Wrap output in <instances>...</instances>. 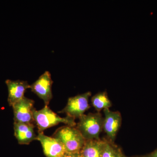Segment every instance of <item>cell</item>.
<instances>
[{"mask_svg":"<svg viewBox=\"0 0 157 157\" xmlns=\"http://www.w3.org/2000/svg\"><path fill=\"white\" fill-rule=\"evenodd\" d=\"M52 137L61 142L68 153L80 152L86 141L76 128L68 125L57 129Z\"/></svg>","mask_w":157,"mask_h":157,"instance_id":"cell-1","label":"cell"},{"mask_svg":"<svg viewBox=\"0 0 157 157\" xmlns=\"http://www.w3.org/2000/svg\"><path fill=\"white\" fill-rule=\"evenodd\" d=\"M78 119L76 128L86 140L100 139L103 131L104 117L100 112L84 114Z\"/></svg>","mask_w":157,"mask_h":157,"instance_id":"cell-2","label":"cell"},{"mask_svg":"<svg viewBox=\"0 0 157 157\" xmlns=\"http://www.w3.org/2000/svg\"><path fill=\"white\" fill-rule=\"evenodd\" d=\"M33 116L34 121L39 130L38 132H43L44 130L60 123L64 124L71 127H75L76 125L75 118L68 116L65 117H61L46 105L40 110L36 109L34 111Z\"/></svg>","mask_w":157,"mask_h":157,"instance_id":"cell-3","label":"cell"},{"mask_svg":"<svg viewBox=\"0 0 157 157\" xmlns=\"http://www.w3.org/2000/svg\"><path fill=\"white\" fill-rule=\"evenodd\" d=\"M91 95V93L87 92L69 98L66 107L59 113H66L67 116L73 118H79L90 108L89 100Z\"/></svg>","mask_w":157,"mask_h":157,"instance_id":"cell-4","label":"cell"},{"mask_svg":"<svg viewBox=\"0 0 157 157\" xmlns=\"http://www.w3.org/2000/svg\"><path fill=\"white\" fill-rule=\"evenodd\" d=\"M35 102L32 99L25 97L12 106L14 123L33 124L34 122Z\"/></svg>","mask_w":157,"mask_h":157,"instance_id":"cell-5","label":"cell"},{"mask_svg":"<svg viewBox=\"0 0 157 157\" xmlns=\"http://www.w3.org/2000/svg\"><path fill=\"white\" fill-rule=\"evenodd\" d=\"M53 81L49 71H46L31 85V90L44 101L45 105L48 106L52 98V87Z\"/></svg>","mask_w":157,"mask_h":157,"instance_id":"cell-6","label":"cell"},{"mask_svg":"<svg viewBox=\"0 0 157 157\" xmlns=\"http://www.w3.org/2000/svg\"><path fill=\"white\" fill-rule=\"evenodd\" d=\"M103 131L107 138L114 142L122 123V117L119 111H113L109 109H104Z\"/></svg>","mask_w":157,"mask_h":157,"instance_id":"cell-7","label":"cell"},{"mask_svg":"<svg viewBox=\"0 0 157 157\" xmlns=\"http://www.w3.org/2000/svg\"><path fill=\"white\" fill-rule=\"evenodd\" d=\"M36 140L41 143L46 157H62L66 153L64 147L59 140L46 136L43 132H38Z\"/></svg>","mask_w":157,"mask_h":157,"instance_id":"cell-8","label":"cell"},{"mask_svg":"<svg viewBox=\"0 0 157 157\" xmlns=\"http://www.w3.org/2000/svg\"><path fill=\"white\" fill-rule=\"evenodd\" d=\"M6 83L9 92L8 103L11 107L24 98L26 90L30 87L27 81L23 80L7 79Z\"/></svg>","mask_w":157,"mask_h":157,"instance_id":"cell-9","label":"cell"},{"mask_svg":"<svg viewBox=\"0 0 157 157\" xmlns=\"http://www.w3.org/2000/svg\"><path fill=\"white\" fill-rule=\"evenodd\" d=\"M33 124L14 123V135L20 144L28 145L36 140L37 135Z\"/></svg>","mask_w":157,"mask_h":157,"instance_id":"cell-10","label":"cell"},{"mask_svg":"<svg viewBox=\"0 0 157 157\" xmlns=\"http://www.w3.org/2000/svg\"><path fill=\"white\" fill-rule=\"evenodd\" d=\"M103 139L86 141L81 153L83 157H102L104 146Z\"/></svg>","mask_w":157,"mask_h":157,"instance_id":"cell-11","label":"cell"},{"mask_svg":"<svg viewBox=\"0 0 157 157\" xmlns=\"http://www.w3.org/2000/svg\"><path fill=\"white\" fill-rule=\"evenodd\" d=\"M91 103L98 112L106 109H109L112 105L106 91L98 93L93 96L91 98Z\"/></svg>","mask_w":157,"mask_h":157,"instance_id":"cell-12","label":"cell"},{"mask_svg":"<svg viewBox=\"0 0 157 157\" xmlns=\"http://www.w3.org/2000/svg\"><path fill=\"white\" fill-rule=\"evenodd\" d=\"M104 146L102 157H128L124 153L121 149L107 138H104Z\"/></svg>","mask_w":157,"mask_h":157,"instance_id":"cell-13","label":"cell"},{"mask_svg":"<svg viewBox=\"0 0 157 157\" xmlns=\"http://www.w3.org/2000/svg\"><path fill=\"white\" fill-rule=\"evenodd\" d=\"M62 157H83L81 152L78 153L66 152Z\"/></svg>","mask_w":157,"mask_h":157,"instance_id":"cell-14","label":"cell"},{"mask_svg":"<svg viewBox=\"0 0 157 157\" xmlns=\"http://www.w3.org/2000/svg\"><path fill=\"white\" fill-rule=\"evenodd\" d=\"M144 156V157H157V149L151 153L149 154L146 155Z\"/></svg>","mask_w":157,"mask_h":157,"instance_id":"cell-15","label":"cell"},{"mask_svg":"<svg viewBox=\"0 0 157 157\" xmlns=\"http://www.w3.org/2000/svg\"><path fill=\"white\" fill-rule=\"evenodd\" d=\"M135 157H144V156H135Z\"/></svg>","mask_w":157,"mask_h":157,"instance_id":"cell-16","label":"cell"},{"mask_svg":"<svg viewBox=\"0 0 157 157\" xmlns=\"http://www.w3.org/2000/svg\"></svg>","mask_w":157,"mask_h":157,"instance_id":"cell-17","label":"cell"}]
</instances>
